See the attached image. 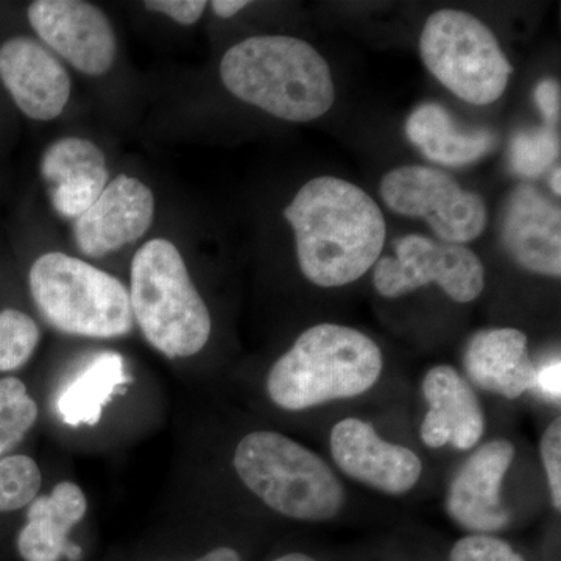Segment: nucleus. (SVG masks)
<instances>
[{"label": "nucleus", "instance_id": "1", "mask_svg": "<svg viewBox=\"0 0 561 561\" xmlns=\"http://www.w3.org/2000/svg\"><path fill=\"white\" fill-rule=\"evenodd\" d=\"M297 241L301 273L319 287L360 279L381 256L386 219L378 203L350 181H308L284 210Z\"/></svg>", "mask_w": 561, "mask_h": 561}, {"label": "nucleus", "instance_id": "2", "mask_svg": "<svg viewBox=\"0 0 561 561\" xmlns=\"http://www.w3.org/2000/svg\"><path fill=\"white\" fill-rule=\"evenodd\" d=\"M220 77L232 95L278 119H319L334 105L330 66L311 44L291 36L241 41L225 54Z\"/></svg>", "mask_w": 561, "mask_h": 561}, {"label": "nucleus", "instance_id": "3", "mask_svg": "<svg viewBox=\"0 0 561 561\" xmlns=\"http://www.w3.org/2000/svg\"><path fill=\"white\" fill-rule=\"evenodd\" d=\"M382 351L364 332L321 323L302 332L267 376L268 398L284 411L360 397L382 375Z\"/></svg>", "mask_w": 561, "mask_h": 561}, {"label": "nucleus", "instance_id": "4", "mask_svg": "<svg viewBox=\"0 0 561 561\" xmlns=\"http://www.w3.org/2000/svg\"><path fill=\"white\" fill-rule=\"evenodd\" d=\"M239 478L267 507L305 523L334 519L345 489L319 454L279 432H251L234 453Z\"/></svg>", "mask_w": 561, "mask_h": 561}, {"label": "nucleus", "instance_id": "5", "mask_svg": "<svg viewBox=\"0 0 561 561\" xmlns=\"http://www.w3.org/2000/svg\"><path fill=\"white\" fill-rule=\"evenodd\" d=\"M128 294L133 319L153 348L171 359L205 348L213 330L209 311L172 242L153 239L140 247Z\"/></svg>", "mask_w": 561, "mask_h": 561}, {"label": "nucleus", "instance_id": "6", "mask_svg": "<svg viewBox=\"0 0 561 561\" xmlns=\"http://www.w3.org/2000/svg\"><path fill=\"white\" fill-rule=\"evenodd\" d=\"M28 280L41 316L55 330L91 339L130 334V294L116 276L68 254L47 253L32 265Z\"/></svg>", "mask_w": 561, "mask_h": 561}, {"label": "nucleus", "instance_id": "7", "mask_svg": "<svg viewBox=\"0 0 561 561\" xmlns=\"http://www.w3.org/2000/svg\"><path fill=\"white\" fill-rule=\"evenodd\" d=\"M421 58L443 87L471 105H490L507 90L513 68L494 33L465 11H435L420 38Z\"/></svg>", "mask_w": 561, "mask_h": 561}, {"label": "nucleus", "instance_id": "8", "mask_svg": "<svg viewBox=\"0 0 561 561\" xmlns=\"http://www.w3.org/2000/svg\"><path fill=\"white\" fill-rule=\"evenodd\" d=\"M381 197L394 213L426 220L443 242L474 241L489 219L481 195L461 190L448 173L424 165H402L386 173Z\"/></svg>", "mask_w": 561, "mask_h": 561}, {"label": "nucleus", "instance_id": "9", "mask_svg": "<svg viewBox=\"0 0 561 561\" xmlns=\"http://www.w3.org/2000/svg\"><path fill=\"white\" fill-rule=\"evenodd\" d=\"M394 257H381L375 265L373 283L381 297L398 298L437 284L451 300L465 305L485 287V268L467 245L408 234L394 241Z\"/></svg>", "mask_w": 561, "mask_h": 561}, {"label": "nucleus", "instance_id": "10", "mask_svg": "<svg viewBox=\"0 0 561 561\" xmlns=\"http://www.w3.org/2000/svg\"><path fill=\"white\" fill-rule=\"evenodd\" d=\"M28 21L50 49L87 76L108 72L116 58V36L108 18L81 0H36Z\"/></svg>", "mask_w": 561, "mask_h": 561}, {"label": "nucleus", "instance_id": "11", "mask_svg": "<svg viewBox=\"0 0 561 561\" xmlns=\"http://www.w3.org/2000/svg\"><path fill=\"white\" fill-rule=\"evenodd\" d=\"M515 445L493 440L465 460L446 493L449 518L470 534L496 535L512 523V512L502 501V483L515 459Z\"/></svg>", "mask_w": 561, "mask_h": 561}, {"label": "nucleus", "instance_id": "12", "mask_svg": "<svg viewBox=\"0 0 561 561\" xmlns=\"http://www.w3.org/2000/svg\"><path fill=\"white\" fill-rule=\"evenodd\" d=\"M330 451L343 474L394 496L409 493L423 472L412 449L383 440L370 423L359 419H345L332 427Z\"/></svg>", "mask_w": 561, "mask_h": 561}, {"label": "nucleus", "instance_id": "13", "mask_svg": "<svg viewBox=\"0 0 561 561\" xmlns=\"http://www.w3.org/2000/svg\"><path fill=\"white\" fill-rule=\"evenodd\" d=\"M153 216L154 198L149 187L142 181L119 175L76 220L73 238L87 256H105L144 238Z\"/></svg>", "mask_w": 561, "mask_h": 561}, {"label": "nucleus", "instance_id": "14", "mask_svg": "<svg viewBox=\"0 0 561 561\" xmlns=\"http://www.w3.org/2000/svg\"><path fill=\"white\" fill-rule=\"evenodd\" d=\"M505 250L524 271L560 278L561 213L529 184L508 195L501 219Z\"/></svg>", "mask_w": 561, "mask_h": 561}, {"label": "nucleus", "instance_id": "15", "mask_svg": "<svg viewBox=\"0 0 561 561\" xmlns=\"http://www.w3.org/2000/svg\"><path fill=\"white\" fill-rule=\"evenodd\" d=\"M0 79L18 108L31 119H55L68 105V70L46 47L25 36L0 46Z\"/></svg>", "mask_w": 561, "mask_h": 561}, {"label": "nucleus", "instance_id": "16", "mask_svg": "<svg viewBox=\"0 0 561 561\" xmlns=\"http://www.w3.org/2000/svg\"><path fill=\"white\" fill-rule=\"evenodd\" d=\"M427 412L421 423L424 445L438 449L453 446L468 451L481 442L485 419L481 401L468 381L451 365H435L421 382Z\"/></svg>", "mask_w": 561, "mask_h": 561}, {"label": "nucleus", "instance_id": "17", "mask_svg": "<svg viewBox=\"0 0 561 561\" xmlns=\"http://www.w3.org/2000/svg\"><path fill=\"white\" fill-rule=\"evenodd\" d=\"M41 175L49 186L51 205L66 219H79L108 184L105 154L94 142L62 138L44 151Z\"/></svg>", "mask_w": 561, "mask_h": 561}, {"label": "nucleus", "instance_id": "18", "mask_svg": "<svg viewBox=\"0 0 561 561\" xmlns=\"http://www.w3.org/2000/svg\"><path fill=\"white\" fill-rule=\"evenodd\" d=\"M463 367L479 389L516 400L537 382L529 341L515 328H490L476 332L463 354Z\"/></svg>", "mask_w": 561, "mask_h": 561}, {"label": "nucleus", "instance_id": "19", "mask_svg": "<svg viewBox=\"0 0 561 561\" xmlns=\"http://www.w3.org/2000/svg\"><path fill=\"white\" fill-rule=\"evenodd\" d=\"M405 135L427 160L460 168L482 160L497 146L489 128H465L445 106L423 103L405 121Z\"/></svg>", "mask_w": 561, "mask_h": 561}, {"label": "nucleus", "instance_id": "20", "mask_svg": "<svg viewBox=\"0 0 561 561\" xmlns=\"http://www.w3.org/2000/svg\"><path fill=\"white\" fill-rule=\"evenodd\" d=\"M88 502L72 482H61L49 496L28 504L27 524L18 537V551L24 561H60L69 545V531L83 519Z\"/></svg>", "mask_w": 561, "mask_h": 561}, {"label": "nucleus", "instance_id": "21", "mask_svg": "<svg viewBox=\"0 0 561 561\" xmlns=\"http://www.w3.org/2000/svg\"><path fill=\"white\" fill-rule=\"evenodd\" d=\"M130 378L125 375L124 359L113 351L98 354L88 367L70 381L58 397L57 409L69 426H94L102 419L103 408Z\"/></svg>", "mask_w": 561, "mask_h": 561}, {"label": "nucleus", "instance_id": "22", "mask_svg": "<svg viewBox=\"0 0 561 561\" xmlns=\"http://www.w3.org/2000/svg\"><path fill=\"white\" fill-rule=\"evenodd\" d=\"M38 419V405L24 382L16 378L0 379V457L24 440Z\"/></svg>", "mask_w": 561, "mask_h": 561}, {"label": "nucleus", "instance_id": "23", "mask_svg": "<svg viewBox=\"0 0 561 561\" xmlns=\"http://www.w3.org/2000/svg\"><path fill=\"white\" fill-rule=\"evenodd\" d=\"M560 153V139L552 127L516 133L511 142L513 171L526 179L541 175Z\"/></svg>", "mask_w": 561, "mask_h": 561}, {"label": "nucleus", "instance_id": "24", "mask_svg": "<svg viewBox=\"0 0 561 561\" xmlns=\"http://www.w3.org/2000/svg\"><path fill=\"white\" fill-rule=\"evenodd\" d=\"M39 342L38 324L16 309L0 312V371H14L27 364Z\"/></svg>", "mask_w": 561, "mask_h": 561}, {"label": "nucleus", "instance_id": "25", "mask_svg": "<svg viewBox=\"0 0 561 561\" xmlns=\"http://www.w3.org/2000/svg\"><path fill=\"white\" fill-rule=\"evenodd\" d=\"M41 471L27 456L0 457V513L20 511L35 500Z\"/></svg>", "mask_w": 561, "mask_h": 561}, {"label": "nucleus", "instance_id": "26", "mask_svg": "<svg viewBox=\"0 0 561 561\" xmlns=\"http://www.w3.org/2000/svg\"><path fill=\"white\" fill-rule=\"evenodd\" d=\"M449 561H526L511 542L497 535L468 534L454 542Z\"/></svg>", "mask_w": 561, "mask_h": 561}, {"label": "nucleus", "instance_id": "27", "mask_svg": "<svg viewBox=\"0 0 561 561\" xmlns=\"http://www.w3.org/2000/svg\"><path fill=\"white\" fill-rule=\"evenodd\" d=\"M541 461L545 465L552 507L561 511V420H552L540 442Z\"/></svg>", "mask_w": 561, "mask_h": 561}, {"label": "nucleus", "instance_id": "28", "mask_svg": "<svg viewBox=\"0 0 561 561\" xmlns=\"http://www.w3.org/2000/svg\"><path fill=\"white\" fill-rule=\"evenodd\" d=\"M144 5L147 10L172 18L181 25L195 24L206 9L205 0H149Z\"/></svg>", "mask_w": 561, "mask_h": 561}, {"label": "nucleus", "instance_id": "29", "mask_svg": "<svg viewBox=\"0 0 561 561\" xmlns=\"http://www.w3.org/2000/svg\"><path fill=\"white\" fill-rule=\"evenodd\" d=\"M535 103L541 111L548 127H556L560 122L561 95L559 81L546 79L535 88Z\"/></svg>", "mask_w": 561, "mask_h": 561}, {"label": "nucleus", "instance_id": "30", "mask_svg": "<svg viewBox=\"0 0 561 561\" xmlns=\"http://www.w3.org/2000/svg\"><path fill=\"white\" fill-rule=\"evenodd\" d=\"M561 364L560 359H553L537 368V382L534 390L540 391L546 400L560 402L561 398Z\"/></svg>", "mask_w": 561, "mask_h": 561}, {"label": "nucleus", "instance_id": "31", "mask_svg": "<svg viewBox=\"0 0 561 561\" xmlns=\"http://www.w3.org/2000/svg\"><path fill=\"white\" fill-rule=\"evenodd\" d=\"M249 5L250 2H247V0H214V2L210 3L214 13L221 18V20H228V18L234 16V14H238L239 11Z\"/></svg>", "mask_w": 561, "mask_h": 561}, {"label": "nucleus", "instance_id": "32", "mask_svg": "<svg viewBox=\"0 0 561 561\" xmlns=\"http://www.w3.org/2000/svg\"><path fill=\"white\" fill-rule=\"evenodd\" d=\"M194 561H242V557L236 549L224 546V548L213 549L206 556Z\"/></svg>", "mask_w": 561, "mask_h": 561}, {"label": "nucleus", "instance_id": "33", "mask_svg": "<svg viewBox=\"0 0 561 561\" xmlns=\"http://www.w3.org/2000/svg\"><path fill=\"white\" fill-rule=\"evenodd\" d=\"M272 561H319L313 559V557L308 556V553L302 552H290L286 553V556H280L278 559Z\"/></svg>", "mask_w": 561, "mask_h": 561}, {"label": "nucleus", "instance_id": "34", "mask_svg": "<svg viewBox=\"0 0 561 561\" xmlns=\"http://www.w3.org/2000/svg\"><path fill=\"white\" fill-rule=\"evenodd\" d=\"M65 557L69 561H80L81 559V549L80 546L73 545V542H69L68 548H66Z\"/></svg>", "mask_w": 561, "mask_h": 561}, {"label": "nucleus", "instance_id": "35", "mask_svg": "<svg viewBox=\"0 0 561 561\" xmlns=\"http://www.w3.org/2000/svg\"><path fill=\"white\" fill-rule=\"evenodd\" d=\"M561 171L560 168H557L552 173L551 187L553 194L561 195V183H560Z\"/></svg>", "mask_w": 561, "mask_h": 561}]
</instances>
